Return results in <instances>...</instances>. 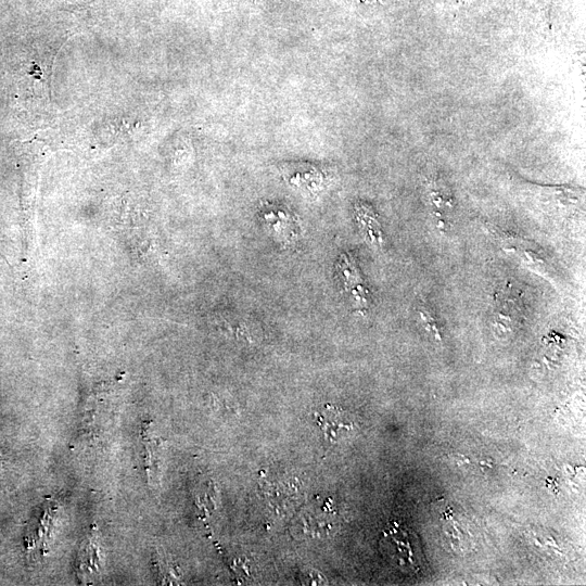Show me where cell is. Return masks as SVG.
<instances>
[{
    "label": "cell",
    "mask_w": 586,
    "mask_h": 586,
    "mask_svg": "<svg viewBox=\"0 0 586 586\" xmlns=\"http://www.w3.org/2000/svg\"><path fill=\"white\" fill-rule=\"evenodd\" d=\"M283 176L291 184L310 193L320 191L326 181V176L319 168L306 164L286 166Z\"/></svg>",
    "instance_id": "6da1fadb"
},
{
    "label": "cell",
    "mask_w": 586,
    "mask_h": 586,
    "mask_svg": "<svg viewBox=\"0 0 586 586\" xmlns=\"http://www.w3.org/2000/svg\"><path fill=\"white\" fill-rule=\"evenodd\" d=\"M317 421L323 436L330 442L336 441L341 432L349 431L354 426L345 411L329 405L317 415Z\"/></svg>",
    "instance_id": "7a4b0ae2"
},
{
    "label": "cell",
    "mask_w": 586,
    "mask_h": 586,
    "mask_svg": "<svg viewBox=\"0 0 586 586\" xmlns=\"http://www.w3.org/2000/svg\"><path fill=\"white\" fill-rule=\"evenodd\" d=\"M101 558L98 543L93 535H90L81 546L78 557V570L82 579H92L99 575Z\"/></svg>",
    "instance_id": "3957f363"
},
{
    "label": "cell",
    "mask_w": 586,
    "mask_h": 586,
    "mask_svg": "<svg viewBox=\"0 0 586 586\" xmlns=\"http://www.w3.org/2000/svg\"><path fill=\"white\" fill-rule=\"evenodd\" d=\"M142 441L144 446V468L146 470L148 477L153 482L155 479L154 472H155V462H156V443L154 442V437L151 435H146V433H142Z\"/></svg>",
    "instance_id": "277c9868"
},
{
    "label": "cell",
    "mask_w": 586,
    "mask_h": 586,
    "mask_svg": "<svg viewBox=\"0 0 586 586\" xmlns=\"http://www.w3.org/2000/svg\"><path fill=\"white\" fill-rule=\"evenodd\" d=\"M421 318H422V321L424 322V326L426 327V329L430 332H432V334L435 336V339L441 340L438 329H437L433 318L426 311L421 313Z\"/></svg>",
    "instance_id": "5b68a950"
}]
</instances>
